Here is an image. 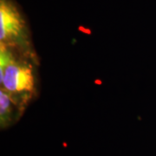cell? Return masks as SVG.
<instances>
[{
	"mask_svg": "<svg viewBox=\"0 0 156 156\" xmlns=\"http://www.w3.org/2000/svg\"><path fill=\"white\" fill-rule=\"evenodd\" d=\"M26 23L13 0H0V44L9 47L23 44L26 37Z\"/></svg>",
	"mask_w": 156,
	"mask_h": 156,
	"instance_id": "1",
	"label": "cell"
},
{
	"mask_svg": "<svg viewBox=\"0 0 156 156\" xmlns=\"http://www.w3.org/2000/svg\"><path fill=\"white\" fill-rule=\"evenodd\" d=\"M1 88L17 101H24L34 91L35 76L30 64L16 59L6 68L0 76Z\"/></svg>",
	"mask_w": 156,
	"mask_h": 156,
	"instance_id": "2",
	"label": "cell"
},
{
	"mask_svg": "<svg viewBox=\"0 0 156 156\" xmlns=\"http://www.w3.org/2000/svg\"><path fill=\"white\" fill-rule=\"evenodd\" d=\"M17 101L7 91L1 88L0 90V124L1 128L8 127L16 117Z\"/></svg>",
	"mask_w": 156,
	"mask_h": 156,
	"instance_id": "3",
	"label": "cell"
}]
</instances>
